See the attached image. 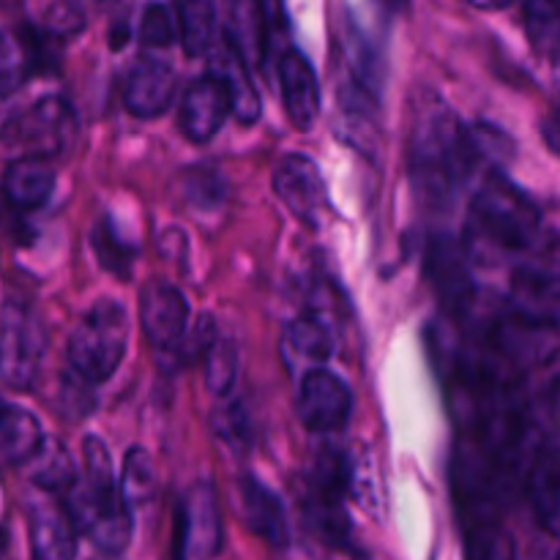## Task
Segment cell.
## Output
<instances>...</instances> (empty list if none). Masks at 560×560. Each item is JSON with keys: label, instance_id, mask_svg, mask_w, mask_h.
<instances>
[{"label": "cell", "instance_id": "obj_1", "mask_svg": "<svg viewBox=\"0 0 560 560\" xmlns=\"http://www.w3.org/2000/svg\"><path fill=\"white\" fill-rule=\"evenodd\" d=\"M479 142L454 109L438 96L416 104L410 126V178L427 206H446L459 186L474 175Z\"/></svg>", "mask_w": 560, "mask_h": 560}, {"label": "cell", "instance_id": "obj_2", "mask_svg": "<svg viewBox=\"0 0 560 560\" xmlns=\"http://www.w3.org/2000/svg\"><path fill=\"white\" fill-rule=\"evenodd\" d=\"M539 235V208L501 173L481 180L468 213L465 255L490 260V255L530 252Z\"/></svg>", "mask_w": 560, "mask_h": 560}, {"label": "cell", "instance_id": "obj_3", "mask_svg": "<svg viewBox=\"0 0 560 560\" xmlns=\"http://www.w3.org/2000/svg\"><path fill=\"white\" fill-rule=\"evenodd\" d=\"M85 479L77 481L66 495V512L80 534L107 556H118L131 539V509L120 495V485L113 476L109 452L96 435L82 443Z\"/></svg>", "mask_w": 560, "mask_h": 560}, {"label": "cell", "instance_id": "obj_4", "mask_svg": "<svg viewBox=\"0 0 560 560\" xmlns=\"http://www.w3.org/2000/svg\"><path fill=\"white\" fill-rule=\"evenodd\" d=\"M129 345V317L118 301H98L74 326L66 359L74 375L91 386L109 381Z\"/></svg>", "mask_w": 560, "mask_h": 560}, {"label": "cell", "instance_id": "obj_5", "mask_svg": "<svg viewBox=\"0 0 560 560\" xmlns=\"http://www.w3.org/2000/svg\"><path fill=\"white\" fill-rule=\"evenodd\" d=\"M74 137L77 115L63 96H42L0 126V148L20 159L58 156L69 151Z\"/></svg>", "mask_w": 560, "mask_h": 560}, {"label": "cell", "instance_id": "obj_6", "mask_svg": "<svg viewBox=\"0 0 560 560\" xmlns=\"http://www.w3.org/2000/svg\"><path fill=\"white\" fill-rule=\"evenodd\" d=\"M47 353V328L31 304L9 299L0 306V377L11 388H31Z\"/></svg>", "mask_w": 560, "mask_h": 560}, {"label": "cell", "instance_id": "obj_7", "mask_svg": "<svg viewBox=\"0 0 560 560\" xmlns=\"http://www.w3.org/2000/svg\"><path fill=\"white\" fill-rule=\"evenodd\" d=\"M525 255L512 273L517 310L550 320V312L560 306V238L541 241Z\"/></svg>", "mask_w": 560, "mask_h": 560}, {"label": "cell", "instance_id": "obj_8", "mask_svg": "<svg viewBox=\"0 0 560 560\" xmlns=\"http://www.w3.org/2000/svg\"><path fill=\"white\" fill-rule=\"evenodd\" d=\"M273 191L306 228H320L328 213V189L320 167L304 153H288L273 173Z\"/></svg>", "mask_w": 560, "mask_h": 560}, {"label": "cell", "instance_id": "obj_9", "mask_svg": "<svg viewBox=\"0 0 560 560\" xmlns=\"http://www.w3.org/2000/svg\"><path fill=\"white\" fill-rule=\"evenodd\" d=\"M350 410H353V397L342 377L328 370H317L301 377L299 416L306 430L315 435L342 432L350 421Z\"/></svg>", "mask_w": 560, "mask_h": 560}, {"label": "cell", "instance_id": "obj_10", "mask_svg": "<svg viewBox=\"0 0 560 560\" xmlns=\"http://www.w3.org/2000/svg\"><path fill=\"white\" fill-rule=\"evenodd\" d=\"M427 271H430L432 290L441 299L443 310L454 317L468 315L476 301V288L463 246L446 235L432 241L430 255H427Z\"/></svg>", "mask_w": 560, "mask_h": 560}, {"label": "cell", "instance_id": "obj_11", "mask_svg": "<svg viewBox=\"0 0 560 560\" xmlns=\"http://www.w3.org/2000/svg\"><path fill=\"white\" fill-rule=\"evenodd\" d=\"M186 541V552L197 560H211L222 550V512H219V495L213 485L197 481L184 498L175 525Z\"/></svg>", "mask_w": 560, "mask_h": 560}, {"label": "cell", "instance_id": "obj_12", "mask_svg": "<svg viewBox=\"0 0 560 560\" xmlns=\"http://www.w3.org/2000/svg\"><path fill=\"white\" fill-rule=\"evenodd\" d=\"M334 350H337L334 326L328 323V317L315 315V312H304L293 323H288L282 334V345H279L284 366L301 377H306L310 372L326 370Z\"/></svg>", "mask_w": 560, "mask_h": 560}, {"label": "cell", "instance_id": "obj_13", "mask_svg": "<svg viewBox=\"0 0 560 560\" xmlns=\"http://www.w3.org/2000/svg\"><path fill=\"white\" fill-rule=\"evenodd\" d=\"M27 539L33 560H74L77 556L74 523L63 503L47 492L27 503Z\"/></svg>", "mask_w": 560, "mask_h": 560}, {"label": "cell", "instance_id": "obj_14", "mask_svg": "<svg viewBox=\"0 0 560 560\" xmlns=\"http://www.w3.org/2000/svg\"><path fill=\"white\" fill-rule=\"evenodd\" d=\"M140 323L153 348L175 350L186 339L189 304L173 284L151 282L140 295Z\"/></svg>", "mask_w": 560, "mask_h": 560}, {"label": "cell", "instance_id": "obj_15", "mask_svg": "<svg viewBox=\"0 0 560 560\" xmlns=\"http://www.w3.org/2000/svg\"><path fill=\"white\" fill-rule=\"evenodd\" d=\"M230 113H233V107H230L228 88L222 85L219 77L208 71L206 77L191 82L189 91L180 98L178 126L186 135V140L208 142L217 137V131L222 129Z\"/></svg>", "mask_w": 560, "mask_h": 560}, {"label": "cell", "instance_id": "obj_16", "mask_svg": "<svg viewBox=\"0 0 560 560\" xmlns=\"http://www.w3.org/2000/svg\"><path fill=\"white\" fill-rule=\"evenodd\" d=\"M279 85H282L290 124L301 131H310L320 115V85L315 69L299 49H284L279 55Z\"/></svg>", "mask_w": 560, "mask_h": 560}, {"label": "cell", "instance_id": "obj_17", "mask_svg": "<svg viewBox=\"0 0 560 560\" xmlns=\"http://www.w3.org/2000/svg\"><path fill=\"white\" fill-rule=\"evenodd\" d=\"M175 93L173 66L159 58L137 60L135 69L126 77L124 104L137 118H159L167 113Z\"/></svg>", "mask_w": 560, "mask_h": 560}, {"label": "cell", "instance_id": "obj_18", "mask_svg": "<svg viewBox=\"0 0 560 560\" xmlns=\"http://www.w3.org/2000/svg\"><path fill=\"white\" fill-rule=\"evenodd\" d=\"M525 492L541 528L560 539V446L534 454L525 468Z\"/></svg>", "mask_w": 560, "mask_h": 560}, {"label": "cell", "instance_id": "obj_19", "mask_svg": "<svg viewBox=\"0 0 560 560\" xmlns=\"http://www.w3.org/2000/svg\"><path fill=\"white\" fill-rule=\"evenodd\" d=\"M238 506L246 528L255 536L266 539L268 545L284 550L290 541L288 520H284L282 501L268 490L255 476H241L238 481Z\"/></svg>", "mask_w": 560, "mask_h": 560}, {"label": "cell", "instance_id": "obj_20", "mask_svg": "<svg viewBox=\"0 0 560 560\" xmlns=\"http://www.w3.org/2000/svg\"><path fill=\"white\" fill-rule=\"evenodd\" d=\"M55 189V170L49 159L36 156H16L14 162L5 167L3 175V191L9 202L20 211H33L42 208L49 200Z\"/></svg>", "mask_w": 560, "mask_h": 560}, {"label": "cell", "instance_id": "obj_21", "mask_svg": "<svg viewBox=\"0 0 560 560\" xmlns=\"http://www.w3.org/2000/svg\"><path fill=\"white\" fill-rule=\"evenodd\" d=\"M44 443L42 424L31 410L0 402V465L33 463Z\"/></svg>", "mask_w": 560, "mask_h": 560}, {"label": "cell", "instance_id": "obj_22", "mask_svg": "<svg viewBox=\"0 0 560 560\" xmlns=\"http://www.w3.org/2000/svg\"><path fill=\"white\" fill-rule=\"evenodd\" d=\"M228 47L246 63V69H257L266 60V49L271 47L268 38L266 16L262 5L257 3H233L230 5V25H228Z\"/></svg>", "mask_w": 560, "mask_h": 560}, {"label": "cell", "instance_id": "obj_23", "mask_svg": "<svg viewBox=\"0 0 560 560\" xmlns=\"http://www.w3.org/2000/svg\"><path fill=\"white\" fill-rule=\"evenodd\" d=\"M213 77L222 80V85L228 88L230 107H233V115L244 126H252L262 113L260 93H257L255 80H252V71L246 69L244 60L233 52L230 47H224L219 52V58L213 60Z\"/></svg>", "mask_w": 560, "mask_h": 560}, {"label": "cell", "instance_id": "obj_24", "mask_svg": "<svg viewBox=\"0 0 560 560\" xmlns=\"http://www.w3.org/2000/svg\"><path fill=\"white\" fill-rule=\"evenodd\" d=\"M33 63L36 58H33L31 42L9 27H0V98L11 96L25 85Z\"/></svg>", "mask_w": 560, "mask_h": 560}, {"label": "cell", "instance_id": "obj_25", "mask_svg": "<svg viewBox=\"0 0 560 560\" xmlns=\"http://www.w3.org/2000/svg\"><path fill=\"white\" fill-rule=\"evenodd\" d=\"M175 14H178V36L184 52L189 58L206 52L213 42V31H217V9L206 0H191V3L175 5Z\"/></svg>", "mask_w": 560, "mask_h": 560}, {"label": "cell", "instance_id": "obj_26", "mask_svg": "<svg viewBox=\"0 0 560 560\" xmlns=\"http://www.w3.org/2000/svg\"><path fill=\"white\" fill-rule=\"evenodd\" d=\"M33 481L47 495H69L71 487L77 485V470L71 463L69 452L60 443H44L42 452L33 459Z\"/></svg>", "mask_w": 560, "mask_h": 560}, {"label": "cell", "instance_id": "obj_27", "mask_svg": "<svg viewBox=\"0 0 560 560\" xmlns=\"http://www.w3.org/2000/svg\"><path fill=\"white\" fill-rule=\"evenodd\" d=\"M120 495H124L126 506L140 509L151 501L153 490H156V474H153L151 454L145 448L135 446L126 452L124 459V476H120Z\"/></svg>", "mask_w": 560, "mask_h": 560}, {"label": "cell", "instance_id": "obj_28", "mask_svg": "<svg viewBox=\"0 0 560 560\" xmlns=\"http://www.w3.org/2000/svg\"><path fill=\"white\" fill-rule=\"evenodd\" d=\"M525 27L536 52L560 60V3L525 5Z\"/></svg>", "mask_w": 560, "mask_h": 560}, {"label": "cell", "instance_id": "obj_29", "mask_svg": "<svg viewBox=\"0 0 560 560\" xmlns=\"http://www.w3.org/2000/svg\"><path fill=\"white\" fill-rule=\"evenodd\" d=\"M238 377V348L233 339H219L206 353V386L213 397H228Z\"/></svg>", "mask_w": 560, "mask_h": 560}, {"label": "cell", "instance_id": "obj_30", "mask_svg": "<svg viewBox=\"0 0 560 560\" xmlns=\"http://www.w3.org/2000/svg\"><path fill=\"white\" fill-rule=\"evenodd\" d=\"M93 249H96L102 266L109 268L113 273H118V277H126V273L131 271V257H135V249H131L129 244H124V238L115 233L109 219L98 222V228L93 230Z\"/></svg>", "mask_w": 560, "mask_h": 560}, {"label": "cell", "instance_id": "obj_31", "mask_svg": "<svg viewBox=\"0 0 560 560\" xmlns=\"http://www.w3.org/2000/svg\"><path fill=\"white\" fill-rule=\"evenodd\" d=\"M36 25L42 27V33H47V36H71V33H80L82 27H85V14H82L80 5L74 3L42 5V9H38Z\"/></svg>", "mask_w": 560, "mask_h": 560}, {"label": "cell", "instance_id": "obj_32", "mask_svg": "<svg viewBox=\"0 0 560 560\" xmlns=\"http://www.w3.org/2000/svg\"><path fill=\"white\" fill-rule=\"evenodd\" d=\"M175 25L178 22H173V11L167 5H148L140 22V42L151 49L170 47L175 38Z\"/></svg>", "mask_w": 560, "mask_h": 560}, {"label": "cell", "instance_id": "obj_33", "mask_svg": "<svg viewBox=\"0 0 560 560\" xmlns=\"http://www.w3.org/2000/svg\"><path fill=\"white\" fill-rule=\"evenodd\" d=\"M186 197L197 208H217L222 202L224 189L219 173L208 167H195L186 173Z\"/></svg>", "mask_w": 560, "mask_h": 560}, {"label": "cell", "instance_id": "obj_34", "mask_svg": "<svg viewBox=\"0 0 560 560\" xmlns=\"http://www.w3.org/2000/svg\"><path fill=\"white\" fill-rule=\"evenodd\" d=\"M213 427H217L219 438L224 443H230V446L238 448L249 443V419H246L244 405L241 402H233L219 410L217 419H213Z\"/></svg>", "mask_w": 560, "mask_h": 560}, {"label": "cell", "instance_id": "obj_35", "mask_svg": "<svg viewBox=\"0 0 560 560\" xmlns=\"http://www.w3.org/2000/svg\"><path fill=\"white\" fill-rule=\"evenodd\" d=\"M71 372V370H69ZM60 394H66L63 397V408L69 410V413H74V419H82V416L88 413V410L93 408V394H91V383L88 381H82L80 375H74V372H71L69 377H66V383H63V392Z\"/></svg>", "mask_w": 560, "mask_h": 560}, {"label": "cell", "instance_id": "obj_36", "mask_svg": "<svg viewBox=\"0 0 560 560\" xmlns=\"http://www.w3.org/2000/svg\"><path fill=\"white\" fill-rule=\"evenodd\" d=\"M545 140L552 151L560 153V115H552V118L545 120Z\"/></svg>", "mask_w": 560, "mask_h": 560}]
</instances>
